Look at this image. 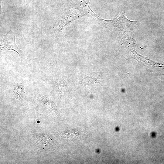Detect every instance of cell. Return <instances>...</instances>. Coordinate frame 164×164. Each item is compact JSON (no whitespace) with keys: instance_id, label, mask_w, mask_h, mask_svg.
<instances>
[{"instance_id":"1","label":"cell","mask_w":164,"mask_h":164,"mask_svg":"<svg viewBox=\"0 0 164 164\" xmlns=\"http://www.w3.org/2000/svg\"><path fill=\"white\" fill-rule=\"evenodd\" d=\"M96 19L101 26L108 29L118 37L129 30L136 22L128 20L125 13L121 12L116 17L112 19L105 20L99 16Z\"/></svg>"},{"instance_id":"2","label":"cell","mask_w":164,"mask_h":164,"mask_svg":"<svg viewBox=\"0 0 164 164\" xmlns=\"http://www.w3.org/2000/svg\"><path fill=\"white\" fill-rule=\"evenodd\" d=\"M0 49L2 51L14 50L16 52L20 57L23 56V52L15 43V36L9 32L3 36L1 41Z\"/></svg>"},{"instance_id":"3","label":"cell","mask_w":164,"mask_h":164,"mask_svg":"<svg viewBox=\"0 0 164 164\" xmlns=\"http://www.w3.org/2000/svg\"><path fill=\"white\" fill-rule=\"evenodd\" d=\"M81 15L73 11L68 10L59 19L55 26V30L60 32L66 25L80 18Z\"/></svg>"},{"instance_id":"4","label":"cell","mask_w":164,"mask_h":164,"mask_svg":"<svg viewBox=\"0 0 164 164\" xmlns=\"http://www.w3.org/2000/svg\"><path fill=\"white\" fill-rule=\"evenodd\" d=\"M13 94L15 97L20 100L23 96L24 88L21 83H17L13 85Z\"/></svg>"},{"instance_id":"5","label":"cell","mask_w":164,"mask_h":164,"mask_svg":"<svg viewBox=\"0 0 164 164\" xmlns=\"http://www.w3.org/2000/svg\"><path fill=\"white\" fill-rule=\"evenodd\" d=\"M40 100L43 105L47 109L53 111L56 110L55 104L50 99L45 96L40 97Z\"/></svg>"},{"instance_id":"6","label":"cell","mask_w":164,"mask_h":164,"mask_svg":"<svg viewBox=\"0 0 164 164\" xmlns=\"http://www.w3.org/2000/svg\"><path fill=\"white\" fill-rule=\"evenodd\" d=\"M84 132L75 129L69 130L65 132L63 134L64 137L69 138H77L84 136Z\"/></svg>"},{"instance_id":"7","label":"cell","mask_w":164,"mask_h":164,"mask_svg":"<svg viewBox=\"0 0 164 164\" xmlns=\"http://www.w3.org/2000/svg\"><path fill=\"white\" fill-rule=\"evenodd\" d=\"M65 84L62 80H60L58 81L57 86L58 90L60 92L64 91L66 88Z\"/></svg>"}]
</instances>
